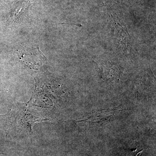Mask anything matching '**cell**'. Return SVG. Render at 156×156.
I'll use <instances>...</instances> for the list:
<instances>
[{
    "mask_svg": "<svg viewBox=\"0 0 156 156\" xmlns=\"http://www.w3.org/2000/svg\"><path fill=\"white\" fill-rule=\"evenodd\" d=\"M143 150L141 151H140L139 152L136 153L135 152H133L131 154V156H140L142 153Z\"/></svg>",
    "mask_w": 156,
    "mask_h": 156,
    "instance_id": "6da1fadb",
    "label": "cell"
}]
</instances>
